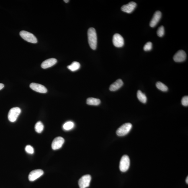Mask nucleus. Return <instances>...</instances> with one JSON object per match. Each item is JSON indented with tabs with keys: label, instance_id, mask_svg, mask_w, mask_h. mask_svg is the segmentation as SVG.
Segmentation results:
<instances>
[{
	"label": "nucleus",
	"instance_id": "nucleus-1",
	"mask_svg": "<svg viewBox=\"0 0 188 188\" xmlns=\"http://www.w3.org/2000/svg\"><path fill=\"white\" fill-rule=\"evenodd\" d=\"M88 36L90 47L92 50H96L97 47V38L95 29L90 28L88 29Z\"/></svg>",
	"mask_w": 188,
	"mask_h": 188
},
{
	"label": "nucleus",
	"instance_id": "nucleus-2",
	"mask_svg": "<svg viewBox=\"0 0 188 188\" xmlns=\"http://www.w3.org/2000/svg\"><path fill=\"white\" fill-rule=\"evenodd\" d=\"M20 35L26 41L34 44L36 43L37 42L36 37L30 32L24 30L21 31L20 32Z\"/></svg>",
	"mask_w": 188,
	"mask_h": 188
},
{
	"label": "nucleus",
	"instance_id": "nucleus-3",
	"mask_svg": "<svg viewBox=\"0 0 188 188\" xmlns=\"http://www.w3.org/2000/svg\"><path fill=\"white\" fill-rule=\"evenodd\" d=\"M132 127V125L129 123L123 124L118 129L117 134L119 136H123L129 133Z\"/></svg>",
	"mask_w": 188,
	"mask_h": 188
},
{
	"label": "nucleus",
	"instance_id": "nucleus-4",
	"mask_svg": "<svg viewBox=\"0 0 188 188\" xmlns=\"http://www.w3.org/2000/svg\"><path fill=\"white\" fill-rule=\"evenodd\" d=\"M130 166V160L127 155H124L121 158L120 163V169L122 172H125L129 169Z\"/></svg>",
	"mask_w": 188,
	"mask_h": 188
},
{
	"label": "nucleus",
	"instance_id": "nucleus-5",
	"mask_svg": "<svg viewBox=\"0 0 188 188\" xmlns=\"http://www.w3.org/2000/svg\"><path fill=\"white\" fill-rule=\"evenodd\" d=\"M21 112V109L19 107H13L11 108L9 111L8 116V119L10 121L12 122H15Z\"/></svg>",
	"mask_w": 188,
	"mask_h": 188
},
{
	"label": "nucleus",
	"instance_id": "nucleus-6",
	"mask_svg": "<svg viewBox=\"0 0 188 188\" xmlns=\"http://www.w3.org/2000/svg\"><path fill=\"white\" fill-rule=\"evenodd\" d=\"M91 180V176L89 175H85L82 176L78 181L80 188H86L89 187Z\"/></svg>",
	"mask_w": 188,
	"mask_h": 188
},
{
	"label": "nucleus",
	"instance_id": "nucleus-7",
	"mask_svg": "<svg viewBox=\"0 0 188 188\" xmlns=\"http://www.w3.org/2000/svg\"><path fill=\"white\" fill-rule=\"evenodd\" d=\"M113 42L114 46L117 47L123 46L125 43L123 37L119 34H114L113 37Z\"/></svg>",
	"mask_w": 188,
	"mask_h": 188
},
{
	"label": "nucleus",
	"instance_id": "nucleus-8",
	"mask_svg": "<svg viewBox=\"0 0 188 188\" xmlns=\"http://www.w3.org/2000/svg\"><path fill=\"white\" fill-rule=\"evenodd\" d=\"M44 174V171L41 169H36L31 171L29 174L28 179L31 181L36 180Z\"/></svg>",
	"mask_w": 188,
	"mask_h": 188
},
{
	"label": "nucleus",
	"instance_id": "nucleus-9",
	"mask_svg": "<svg viewBox=\"0 0 188 188\" xmlns=\"http://www.w3.org/2000/svg\"><path fill=\"white\" fill-rule=\"evenodd\" d=\"M64 142V139L63 137H56L52 142V149L57 150L61 148Z\"/></svg>",
	"mask_w": 188,
	"mask_h": 188
},
{
	"label": "nucleus",
	"instance_id": "nucleus-10",
	"mask_svg": "<svg viewBox=\"0 0 188 188\" xmlns=\"http://www.w3.org/2000/svg\"><path fill=\"white\" fill-rule=\"evenodd\" d=\"M186 55L183 50H181L178 51L174 55L173 59L175 61L180 63L183 62L186 59Z\"/></svg>",
	"mask_w": 188,
	"mask_h": 188
},
{
	"label": "nucleus",
	"instance_id": "nucleus-11",
	"mask_svg": "<svg viewBox=\"0 0 188 188\" xmlns=\"http://www.w3.org/2000/svg\"><path fill=\"white\" fill-rule=\"evenodd\" d=\"M137 6L136 3L131 1L128 4L124 5L122 6L121 9L122 11L127 13H131L134 10Z\"/></svg>",
	"mask_w": 188,
	"mask_h": 188
},
{
	"label": "nucleus",
	"instance_id": "nucleus-12",
	"mask_svg": "<svg viewBox=\"0 0 188 188\" xmlns=\"http://www.w3.org/2000/svg\"><path fill=\"white\" fill-rule=\"evenodd\" d=\"M30 87L36 92L44 94L47 92V90L44 86L37 83H32L30 84Z\"/></svg>",
	"mask_w": 188,
	"mask_h": 188
},
{
	"label": "nucleus",
	"instance_id": "nucleus-13",
	"mask_svg": "<svg viewBox=\"0 0 188 188\" xmlns=\"http://www.w3.org/2000/svg\"><path fill=\"white\" fill-rule=\"evenodd\" d=\"M162 16L161 13L160 11H157L154 14L152 19L150 21V26L151 27H154L159 22Z\"/></svg>",
	"mask_w": 188,
	"mask_h": 188
},
{
	"label": "nucleus",
	"instance_id": "nucleus-14",
	"mask_svg": "<svg viewBox=\"0 0 188 188\" xmlns=\"http://www.w3.org/2000/svg\"><path fill=\"white\" fill-rule=\"evenodd\" d=\"M57 60L56 59L52 58L48 59L42 62L41 67L43 69H46L53 66L57 63Z\"/></svg>",
	"mask_w": 188,
	"mask_h": 188
},
{
	"label": "nucleus",
	"instance_id": "nucleus-15",
	"mask_svg": "<svg viewBox=\"0 0 188 188\" xmlns=\"http://www.w3.org/2000/svg\"><path fill=\"white\" fill-rule=\"evenodd\" d=\"M123 82L121 79H119L111 84L109 87V90L112 91H115L120 89L123 86Z\"/></svg>",
	"mask_w": 188,
	"mask_h": 188
},
{
	"label": "nucleus",
	"instance_id": "nucleus-16",
	"mask_svg": "<svg viewBox=\"0 0 188 188\" xmlns=\"http://www.w3.org/2000/svg\"><path fill=\"white\" fill-rule=\"evenodd\" d=\"M100 103V100L94 98H89L86 100V104L90 105L98 106Z\"/></svg>",
	"mask_w": 188,
	"mask_h": 188
},
{
	"label": "nucleus",
	"instance_id": "nucleus-17",
	"mask_svg": "<svg viewBox=\"0 0 188 188\" xmlns=\"http://www.w3.org/2000/svg\"><path fill=\"white\" fill-rule=\"evenodd\" d=\"M137 98L139 100L143 103L145 104L147 102V98L145 94L140 90H138L137 93Z\"/></svg>",
	"mask_w": 188,
	"mask_h": 188
},
{
	"label": "nucleus",
	"instance_id": "nucleus-18",
	"mask_svg": "<svg viewBox=\"0 0 188 188\" xmlns=\"http://www.w3.org/2000/svg\"><path fill=\"white\" fill-rule=\"evenodd\" d=\"M80 67V64L78 62H73L71 64L67 66L69 69L72 71H75L79 69Z\"/></svg>",
	"mask_w": 188,
	"mask_h": 188
},
{
	"label": "nucleus",
	"instance_id": "nucleus-19",
	"mask_svg": "<svg viewBox=\"0 0 188 188\" xmlns=\"http://www.w3.org/2000/svg\"><path fill=\"white\" fill-rule=\"evenodd\" d=\"M156 87L160 90L163 92H166L168 90V88L167 86L160 82H158L156 84Z\"/></svg>",
	"mask_w": 188,
	"mask_h": 188
},
{
	"label": "nucleus",
	"instance_id": "nucleus-20",
	"mask_svg": "<svg viewBox=\"0 0 188 188\" xmlns=\"http://www.w3.org/2000/svg\"><path fill=\"white\" fill-rule=\"evenodd\" d=\"M44 127V125L42 122L38 121L36 124L35 127V130L37 133H40L43 131Z\"/></svg>",
	"mask_w": 188,
	"mask_h": 188
},
{
	"label": "nucleus",
	"instance_id": "nucleus-21",
	"mask_svg": "<svg viewBox=\"0 0 188 188\" xmlns=\"http://www.w3.org/2000/svg\"><path fill=\"white\" fill-rule=\"evenodd\" d=\"M74 126L73 123L71 121H68L64 124L63 128L65 130H69L72 129Z\"/></svg>",
	"mask_w": 188,
	"mask_h": 188
},
{
	"label": "nucleus",
	"instance_id": "nucleus-22",
	"mask_svg": "<svg viewBox=\"0 0 188 188\" xmlns=\"http://www.w3.org/2000/svg\"><path fill=\"white\" fill-rule=\"evenodd\" d=\"M157 33L158 36L162 37L164 34V29L163 26H161L158 29Z\"/></svg>",
	"mask_w": 188,
	"mask_h": 188
},
{
	"label": "nucleus",
	"instance_id": "nucleus-23",
	"mask_svg": "<svg viewBox=\"0 0 188 188\" xmlns=\"http://www.w3.org/2000/svg\"><path fill=\"white\" fill-rule=\"evenodd\" d=\"M152 44L151 42H147L144 47V50L146 51H150L152 50Z\"/></svg>",
	"mask_w": 188,
	"mask_h": 188
},
{
	"label": "nucleus",
	"instance_id": "nucleus-24",
	"mask_svg": "<svg viewBox=\"0 0 188 188\" xmlns=\"http://www.w3.org/2000/svg\"><path fill=\"white\" fill-rule=\"evenodd\" d=\"M25 150L27 153L30 154H33L34 153V149L33 147L31 146L30 145H27L26 147Z\"/></svg>",
	"mask_w": 188,
	"mask_h": 188
},
{
	"label": "nucleus",
	"instance_id": "nucleus-25",
	"mask_svg": "<svg viewBox=\"0 0 188 188\" xmlns=\"http://www.w3.org/2000/svg\"><path fill=\"white\" fill-rule=\"evenodd\" d=\"M181 104L182 105L184 106H188V96H185L182 98L181 101Z\"/></svg>",
	"mask_w": 188,
	"mask_h": 188
},
{
	"label": "nucleus",
	"instance_id": "nucleus-26",
	"mask_svg": "<svg viewBox=\"0 0 188 188\" xmlns=\"http://www.w3.org/2000/svg\"><path fill=\"white\" fill-rule=\"evenodd\" d=\"M4 87V85L2 83H0V90L3 89Z\"/></svg>",
	"mask_w": 188,
	"mask_h": 188
},
{
	"label": "nucleus",
	"instance_id": "nucleus-27",
	"mask_svg": "<svg viewBox=\"0 0 188 188\" xmlns=\"http://www.w3.org/2000/svg\"><path fill=\"white\" fill-rule=\"evenodd\" d=\"M186 183L188 184V176L186 178Z\"/></svg>",
	"mask_w": 188,
	"mask_h": 188
},
{
	"label": "nucleus",
	"instance_id": "nucleus-28",
	"mask_svg": "<svg viewBox=\"0 0 188 188\" xmlns=\"http://www.w3.org/2000/svg\"><path fill=\"white\" fill-rule=\"evenodd\" d=\"M69 1V0H64V1L66 3H68Z\"/></svg>",
	"mask_w": 188,
	"mask_h": 188
}]
</instances>
